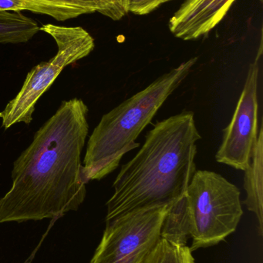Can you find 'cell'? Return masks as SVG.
Here are the masks:
<instances>
[{
	"label": "cell",
	"mask_w": 263,
	"mask_h": 263,
	"mask_svg": "<svg viewBox=\"0 0 263 263\" xmlns=\"http://www.w3.org/2000/svg\"><path fill=\"white\" fill-rule=\"evenodd\" d=\"M89 109L80 99L62 102L14 162L12 185L0 199V224L55 222L77 211L86 196L81 153Z\"/></svg>",
	"instance_id": "obj_1"
},
{
	"label": "cell",
	"mask_w": 263,
	"mask_h": 263,
	"mask_svg": "<svg viewBox=\"0 0 263 263\" xmlns=\"http://www.w3.org/2000/svg\"><path fill=\"white\" fill-rule=\"evenodd\" d=\"M201 139L190 111L157 122L140 150L117 174L114 193L106 203L105 221L142 209L171 205L185 196L196 171Z\"/></svg>",
	"instance_id": "obj_2"
},
{
	"label": "cell",
	"mask_w": 263,
	"mask_h": 263,
	"mask_svg": "<svg viewBox=\"0 0 263 263\" xmlns=\"http://www.w3.org/2000/svg\"><path fill=\"white\" fill-rule=\"evenodd\" d=\"M190 59L163 74L143 90L102 117L90 136L83 159V180H100L120 165L126 153L140 146L139 135L196 64Z\"/></svg>",
	"instance_id": "obj_3"
},
{
	"label": "cell",
	"mask_w": 263,
	"mask_h": 263,
	"mask_svg": "<svg viewBox=\"0 0 263 263\" xmlns=\"http://www.w3.org/2000/svg\"><path fill=\"white\" fill-rule=\"evenodd\" d=\"M237 186L219 173L196 170L188 185L191 252L217 245L234 233L243 215Z\"/></svg>",
	"instance_id": "obj_4"
},
{
	"label": "cell",
	"mask_w": 263,
	"mask_h": 263,
	"mask_svg": "<svg viewBox=\"0 0 263 263\" xmlns=\"http://www.w3.org/2000/svg\"><path fill=\"white\" fill-rule=\"evenodd\" d=\"M40 30L49 34L57 43V54L31 69L20 92L0 112L2 126L9 129L16 123L32 122L36 103L49 89L66 66L89 55L95 43L91 34L80 26L66 27L46 24Z\"/></svg>",
	"instance_id": "obj_5"
},
{
	"label": "cell",
	"mask_w": 263,
	"mask_h": 263,
	"mask_svg": "<svg viewBox=\"0 0 263 263\" xmlns=\"http://www.w3.org/2000/svg\"><path fill=\"white\" fill-rule=\"evenodd\" d=\"M170 205L131 212L107 221L91 263H140L161 239Z\"/></svg>",
	"instance_id": "obj_6"
},
{
	"label": "cell",
	"mask_w": 263,
	"mask_h": 263,
	"mask_svg": "<svg viewBox=\"0 0 263 263\" xmlns=\"http://www.w3.org/2000/svg\"><path fill=\"white\" fill-rule=\"evenodd\" d=\"M262 35L257 55L250 65L245 86L231 122L223 130L222 143L216 154L219 163L245 171L259 135L258 82L262 55Z\"/></svg>",
	"instance_id": "obj_7"
},
{
	"label": "cell",
	"mask_w": 263,
	"mask_h": 263,
	"mask_svg": "<svg viewBox=\"0 0 263 263\" xmlns=\"http://www.w3.org/2000/svg\"><path fill=\"white\" fill-rule=\"evenodd\" d=\"M236 0H185L168 22L170 32L181 40H198L209 33Z\"/></svg>",
	"instance_id": "obj_8"
},
{
	"label": "cell",
	"mask_w": 263,
	"mask_h": 263,
	"mask_svg": "<svg viewBox=\"0 0 263 263\" xmlns=\"http://www.w3.org/2000/svg\"><path fill=\"white\" fill-rule=\"evenodd\" d=\"M244 176V189L247 199L243 203L249 211L256 215L258 221V233H263V126L261 125L253 156Z\"/></svg>",
	"instance_id": "obj_9"
},
{
	"label": "cell",
	"mask_w": 263,
	"mask_h": 263,
	"mask_svg": "<svg viewBox=\"0 0 263 263\" xmlns=\"http://www.w3.org/2000/svg\"><path fill=\"white\" fill-rule=\"evenodd\" d=\"M40 9V14L47 15L57 21H65L85 14H103L100 0H25Z\"/></svg>",
	"instance_id": "obj_10"
},
{
	"label": "cell",
	"mask_w": 263,
	"mask_h": 263,
	"mask_svg": "<svg viewBox=\"0 0 263 263\" xmlns=\"http://www.w3.org/2000/svg\"><path fill=\"white\" fill-rule=\"evenodd\" d=\"M190 232L189 205L185 194L170 205L162 224L161 237L174 245L185 247Z\"/></svg>",
	"instance_id": "obj_11"
},
{
	"label": "cell",
	"mask_w": 263,
	"mask_h": 263,
	"mask_svg": "<svg viewBox=\"0 0 263 263\" xmlns=\"http://www.w3.org/2000/svg\"><path fill=\"white\" fill-rule=\"evenodd\" d=\"M40 30L37 22L21 12L0 11V43H26Z\"/></svg>",
	"instance_id": "obj_12"
},
{
	"label": "cell",
	"mask_w": 263,
	"mask_h": 263,
	"mask_svg": "<svg viewBox=\"0 0 263 263\" xmlns=\"http://www.w3.org/2000/svg\"><path fill=\"white\" fill-rule=\"evenodd\" d=\"M140 263H196L188 246L181 247L161 238L159 243Z\"/></svg>",
	"instance_id": "obj_13"
},
{
	"label": "cell",
	"mask_w": 263,
	"mask_h": 263,
	"mask_svg": "<svg viewBox=\"0 0 263 263\" xmlns=\"http://www.w3.org/2000/svg\"><path fill=\"white\" fill-rule=\"evenodd\" d=\"M171 0H128V13L137 15H147Z\"/></svg>",
	"instance_id": "obj_14"
},
{
	"label": "cell",
	"mask_w": 263,
	"mask_h": 263,
	"mask_svg": "<svg viewBox=\"0 0 263 263\" xmlns=\"http://www.w3.org/2000/svg\"><path fill=\"white\" fill-rule=\"evenodd\" d=\"M23 10L40 14V9L37 6L25 0H0V11L21 12Z\"/></svg>",
	"instance_id": "obj_15"
}]
</instances>
